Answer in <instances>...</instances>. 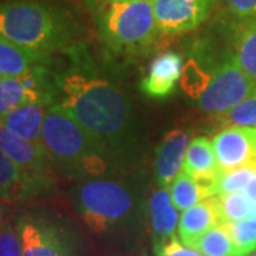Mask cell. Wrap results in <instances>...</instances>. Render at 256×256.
Returning a JSON list of instances; mask_svg holds the SVG:
<instances>
[{
	"mask_svg": "<svg viewBox=\"0 0 256 256\" xmlns=\"http://www.w3.org/2000/svg\"><path fill=\"white\" fill-rule=\"evenodd\" d=\"M58 106L102 146H116L126 134L130 107L107 80L74 66L54 77Z\"/></svg>",
	"mask_w": 256,
	"mask_h": 256,
	"instance_id": "1",
	"label": "cell"
},
{
	"mask_svg": "<svg viewBox=\"0 0 256 256\" xmlns=\"http://www.w3.org/2000/svg\"><path fill=\"white\" fill-rule=\"evenodd\" d=\"M0 36L28 53L50 57L78 46L82 26L63 4L50 0H2Z\"/></svg>",
	"mask_w": 256,
	"mask_h": 256,
	"instance_id": "2",
	"label": "cell"
},
{
	"mask_svg": "<svg viewBox=\"0 0 256 256\" xmlns=\"http://www.w3.org/2000/svg\"><path fill=\"white\" fill-rule=\"evenodd\" d=\"M101 42L116 54H138L158 33L154 4L146 0H104L94 6Z\"/></svg>",
	"mask_w": 256,
	"mask_h": 256,
	"instance_id": "3",
	"label": "cell"
},
{
	"mask_svg": "<svg viewBox=\"0 0 256 256\" xmlns=\"http://www.w3.org/2000/svg\"><path fill=\"white\" fill-rule=\"evenodd\" d=\"M42 146L52 162H58L73 171L100 175L107 170L102 146L57 104L48 107L43 122Z\"/></svg>",
	"mask_w": 256,
	"mask_h": 256,
	"instance_id": "4",
	"label": "cell"
},
{
	"mask_svg": "<svg viewBox=\"0 0 256 256\" xmlns=\"http://www.w3.org/2000/svg\"><path fill=\"white\" fill-rule=\"evenodd\" d=\"M76 200L82 220L96 234L117 226L132 210V198L127 188L107 180L84 182Z\"/></svg>",
	"mask_w": 256,
	"mask_h": 256,
	"instance_id": "5",
	"label": "cell"
},
{
	"mask_svg": "<svg viewBox=\"0 0 256 256\" xmlns=\"http://www.w3.org/2000/svg\"><path fill=\"white\" fill-rule=\"evenodd\" d=\"M256 92V80L239 66L235 56H229L210 76L206 90L200 97L205 112L222 116Z\"/></svg>",
	"mask_w": 256,
	"mask_h": 256,
	"instance_id": "6",
	"label": "cell"
},
{
	"mask_svg": "<svg viewBox=\"0 0 256 256\" xmlns=\"http://www.w3.org/2000/svg\"><path fill=\"white\" fill-rule=\"evenodd\" d=\"M156 28L162 36H180L198 28L210 18L215 0H156Z\"/></svg>",
	"mask_w": 256,
	"mask_h": 256,
	"instance_id": "7",
	"label": "cell"
},
{
	"mask_svg": "<svg viewBox=\"0 0 256 256\" xmlns=\"http://www.w3.org/2000/svg\"><path fill=\"white\" fill-rule=\"evenodd\" d=\"M23 256H74V250L64 230L57 225L36 216L16 220Z\"/></svg>",
	"mask_w": 256,
	"mask_h": 256,
	"instance_id": "8",
	"label": "cell"
},
{
	"mask_svg": "<svg viewBox=\"0 0 256 256\" xmlns=\"http://www.w3.org/2000/svg\"><path fill=\"white\" fill-rule=\"evenodd\" d=\"M220 171L256 164V128L229 126L212 138Z\"/></svg>",
	"mask_w": 256,
	"mask_h": 256,
	"instance_id": "9",
	"label": "cell"
},
{
	"mask_svg": "<svg viewBox=\"0 0 256 256\" xmlns=\"http://www.w3.org/2000/svg\"><path fill=\"white\" fill-rule=\"evenodd\" d=\"M54 97L56 86L48 77H3L0 80V117L28 102L54 104Z\"/></svg>",
	"mask_w": 256,
	"mask_h": 256,
	"instance_id": "10",
	"label": "cell"
},
{
	"mask_svg": "<svg viewBox=\"0 0 256 256\" xmlns=\"http://www.w3.org/2000/svg\"><path fill=\"white\" fill-rule=\"evenodd\" d=\"M50 178L33 174L22 168L0 151V198L4 201H23L47 191Z\"/></svg>",
	"mask_w": 256,
	"mask_h": 256,
	"instance_id": "11",
	"label": "cell"
},
{
	"mask_svg": "<svg viewBox=\"0 0 256 256\" xmlns=\"http://www.w3.org/2000/svg\"><path fill=\"white\" fill-rule=\"evenodd\" d=\"M0 151L10 156L14 162L30 172L50 178L52 158L47 154L46 148L37 146L20 137L4 124L0 122Z\"/></svg>",
	"mask_w": 256,
	"mask_h": 256,
	"instance_id": "12",
	"label": "cell"
},
{
	"mask_svg": "<svg viewBox=\"0 0 256 256\" xmlns=\"http://www.w3.org/2000/svg\"><path fill=\"white\" fill-rule=\"evenodd\" d=\"M191 142V132L188 130H172L158 146L156 160V181L160 186L170 188L175 178L182 172L186 150Z\"/></svg>",
	"mask_w": 256,
	"mask_h": 256,
	"instance_id": "13",
	"label": "cell"
},
{
	"mask_svg": "<svg viewBox=\"0 0 256 256\" xmlns=\"http://www.w3.org/2000/svg\"><path fill=\"white\" fill-rule=\"evenodd\" d=\"M148 210L154 252L156 256L171 239L175 238V230L180 224L178 210L171 200L168 188L160 186L152 192L148 204Z\"/></svg>",
	"mask_w": 256,
	"mask_h": 256,
	"instance_id": "14",
	"label": "cell"
},
{
	"mask_svg": "<svg viewBox=\"0 0 256 256\" xmlns=\"http://www.w3.org/2000/svg\"><path fill=\"white\" fill-rule=\"evenodd\" d=\"M222 224L220 201L218 196L214 195L184 210L178 224V236L184 245L191 246L205 232Z\"/></svg>",
	"mask_w": 256,
	"mask_h": 256,
	"instance_id": "15",
	"label": "cell"
},
{
	"mask_svg": "<svg viewBox=\"0 0 256 256\" xmlns=\"http://www.w3.org/2000/svg\"><path fill=\"white\" fill-rule=\"evenodd\" d=\"M182 74V58L178 53L165 52L156 56L141 82V90L152 98H165L174 92Z\"/></svg>",
	"mask_w": 256,
	"mask_h": 256,
	"instance_id": "16",
	"label": "cell"
},
{
	"mask_svg": "<svg viewBox=\"0 0 256 256\" xmlns=\"http://www.w3.org/2000/svg\"><path fill=\"white\" fill-rule=\"evenodd\" d=\"M53 60L28 53L0 36V73L3 77H48Z\"/></svg>",
	"mask_w": 256,
	"mask_h": 256,
	"instance_id": "17",
	"label": "cell"
},
{
	"mask_svg": "<svg viewBox=\"0 0 256 256\" xmlns=\"http://www.w3.org/2000/svg\"><path fill=\"white\" fill-rule=\"evenodd\" d=\"M52 104L43 101L28 102L18 106L9 112L0 117V122L14 131L20 137L26 138L28 141L42 146V131L44 117Z\"/></svg>",
	"mask_w": 256,
	"mask_h": 256,
	"instance_id": "18",
	"label": "cell"
},
{
	"mask_svg": "<svg viewBox=\"0 0 256 256\" xmlns=\"http://www.w3.org/2000/svg\"><path fill=\"white\" fill-rule=\"evenodd\" d=\"M182 172L201 181H216L220 168L216 161L212 141L206 137H196L190 142L184 161Z\"/></svg>",
	"mask_w": 256,
	"mask_h": 256,
	"instance_id": "19",
	"label": "cell"
},
{
	"mask_svg": "<svg viewBox=\"0 0 256 256\" xmlns=\"http://www.w3.org/2000/svg\"><path fill=\"white\" fill-rule=\"evenodd\" d=\"M216 181L195 180L185 172H181L170 186V195L178 210H186L198 202L214 196Z\"/></svg>",
	"mask_w": 256,
	"mask_h": 256,
	"instance_id": "20",
	"label": "cell"
},
{
	"mask_svg": "<svg viewBox=\"0 0 256 256\" xmlns=\"http://www.w3.org/2000/svg\"><path fill=\"white\" fill-rule=\"evenodd\" d=\"M234 56L239 66L256 80V16L244 20L235 38Z\"/></svg>",
	"mask_w": 256,
	"mask_h": 256,
	"instance_id": "21",
	"label": "cell"
},
{
	"mask_svg": "<svg viewBox=\"0 0 256 256\" xmlns=\"http://www.w3.org/2000/svg\"><path fill=\"white\" fill-rule=\"evenodd\" d=\"M190 248L196 249L204 256H238L224 224L205 232Z\"/></svg>",
	"mask_w": 256,
	"mask_h": 256,
	"instance_id": "22",
	"label": "cell"
},
{
	"mask_svg": "<svg viewBox=\"0 0 256 256\" xmlns=\"http://www.w3.org/2000/svg\"><path fill=\"white\" fill-rule=\"evenodd\" d=\"M216 196H218V201H220V208L224 224L249 220V216H250V214L254 210V205L248 200L245 192H232V194L216 195Z\"/></svg>",
	"mask_w": 256,
	"mask_h": 256,
	"instance_id": "23",
	"label": "cell"
},
{
	"mask_svg": "<svg viewBox=\"0 0 256 256\" xmlns=\"http://www.w3.org/2000/svg\"><path fill=\"white\" fill-rule=\"evenodd\" d=\"M235 245L238 256H248L256 252V225L250 220L224 224Z\"/></svg>",
	"mask_w": 256,
	"mask_h": 256,
	"instance_id": "24",
	"label": "cell"
},
{
	"mask_svg": "<svg viewBox=\"0 0 256 256\" xmlns=\"http://www.w3.org/2000/svg\"><path fill=\"white\" fill-rule=\"evenodd\" d=\"M256 174V164L235 168L230 171H220L216 180L215 195H226L232 192H240L246 188L248 182Z\"/></svg>",
	"mask_w": 256,
	"mask_h": 256,
	"instance_id": "25",
	"label": "cell"
},
{
	"mask_svg": "<svg viewBox=\"0 0 256 256\" xmlns=\"http://www.w3.org/2000/svg\"><path fill=\"white\" fill-rule=\"evenodd\" d=\"M210 82V76L206 72H204L196 62L190 60L188 63H185L181 74V87L188 97L200 100Z\"/></svg>",
	"mask_w": 256,
	"mask_h": 256,
	"instance_id": "26",
	"label": "cell"
},
{
	"mask_svg": "<svg viewBox=\"0 0 256 256\" xmlns=\"http://www.w3.org/2000/svg\"><path fill=\"white\" fill-rule=\"evenodd\" d=\"M222 124L226 126H244L256 128V92H254L246 100L239 102L232 110L220 116Z\"/></svg>",
	"mask_w": 256,
	"mask_h": 256,
	"instance_id": "27",
	"label": "cell"
},
{
	"mask_svg": "<svg viewBox=\"0 0 256 256\" xmlns=\"http://www.w3.org/2000/svg\"><path fill=\"white\" fill-rule=\"evenodd\" d=\"M0 256H23V245L18 225L10 220L0 228Z\"/></svg>",
	"mask_w": 256,
	"mask_h": 256,
	"instance_id": "28",
	"label": "cell"
},
{
	"mask_svg": "<svg viewBox=\"0 0 256 256\" xmlns=\"http://www.w3.org/2000/svg\"><path fill=\"white\" fill-rule=\"evenodd\" d=\"M229 12L240 20L255 18L256 0H225Z\"/></svg>",
	"mask_w": 256,
	"mask_h": 256,
	"instance_id": "29",
	"label": "cell"
},
{
	"mask_svg": "<svg viewBox=\"0 0 256 256\" xmlns=\"http://www.w3.org/2000/svg\"><path fill=\"white\" fill-rule=\"evenodd\" d=\"M156 256H204L194 248L184 245L178 238H172Z\"/></svg>",
	"mask_w": 256,
	"mask_h": 256,
	"instance_id": "30",
	"label": "cell"
},
{
	"mask_svg": "<svg viewBox=\"0 0 256 256\" xmlns=\"http://www.w3.org/2000/svg\"><path fill=\"white\" fill-rule=\"evenodd\" d=\"M244 192L246 194L248 200L250 201V204L254 205V208H256V174L252 176V180L248 182L246 188L244 190Z\"/></svg>",
	"mask_w": 256,
	"mask_h": 256,
	"instance_id": "31",
	"label": "cell"
},
{
	"mask_svg": "<svg viewBox=\"0 0 256 256\" xmlns=\"http://www.w3.org/2000/svg\"><path fill=\"white\" fill-rule=\"evenodd\" d=\"M8 204H10V202L4 201L3 198H0V228L8 220Z\"/></svg>",
	"mask_w": 256,
	"mask_h": 256,
	"instance_id": "32",
	"label": "cell"
},
{
	"mask_svg": "<svg viewBox=\"0 0 256 256\" xmlns=\"http://www.w3.org/2000/svg\"><path fill=\"white\" fill-rule=\"evenodd\" d=\"M84 2H86V3H87L88 6H92V8H94L96 4H98V3L104 2V0H84Z\"/></svg>",
	"mask_w": 256,
	"mask_h": 256,
	"instance_id": "33",
	"label": "cell"
},
{
	"mask_svg": "<svg viewBox=\"0 0 256 256\" xmlns=\"http://www.w3.org/2000/svg\"><path fill=\"white\" fill-rule=\"evenodd\" d=\"M249 220H252V222H254V224L256 225V208H254L252 214H250V216H249Z\"/></svg>",
	"mask_w": 256,
	"mask_h": 256,
	"instance_id": "34",
	"label": "cell"
},
{
	"mask_svg": "<svg viewBox=\"0 0 256 256\" xmlns=\"http://www.w3.org/2000/svg\"><path fill=\"white\" fill-rule=\"evenodd\" d=\"M248 256H256V252H254V254H250V255H248Z\"/></svg>",
	"mask_w": 256,
	"mask_h": 256,
	"instance_id": "35",
	"label": "cell"
},
{
	"mask_svg": "<svg viewBox=\"0 0 256 256\" xmlns=\"http://www.w3.org/2000/svg\"><path fill=\"white\" fill-rule=\"evenodd\" d=\"M146 2H151V3H154L156 0H146Z\"/></svg>",
	"mask_w": 256,
	"mask_h": 256,
	"instance_id": "36",
	"label": "cell"
},
{
	"mask_svg": "<svg viewBox=\"0 0 256 256\" xmlns=\"http://www.w3.org/2000/svg\"><path fill=\"white\" fill-rule=\"evenodd\" d=\"M2 78H3V74L0 73V80H2Z\"/></svg>",
	"mask_w": 256,
	"mask_h": 256,
	"instance_id": "37",
	"label": "cell"
}]
</instances>
